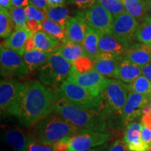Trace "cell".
<instances>
[{"label": "cell", "instance_id": "obj_1", "mask_svg": "<svg viewBox=\"0 0 151 151\" xmlns=\"http://www.w3.org/2000/svg\"><path fill=\"white\" fill-rule=\"evenodd\" d=\"M56 97V90L49 89L40 81L24 83L19 94L15 117L21 125L33 127L53 112Z\"/></svg>", "mask_w": 151, "mask_h": 151}, {"label": "cell", "instance_id": "obj_2", "mask_svg": "<svg viewBox=\"0 0 151 151\" xmlns=\"http://www.w3.org/2000/svg\"><path fill=\"white\" fill-rule=\"evenodd\" d=\"M57 97L55 101L53 112L63 117L81 129L107 132L108 122L100 111L90 110L71 104L62 97L56 89Z\"/></svg>", "mask_w": 151, "mask_h": 151}, {"label": "cell", "instance_id": "obj_3", "mask_svg": "<svg viewBox=\"0 0 151 151\" xmlns=\"http://www.w3.org/2000/svg\"><path fill=\"white\" fill-rule=\"evenodd\" d=\"M129 90L127 83L116 78H110L106 89L99 96L101 101L100 111L104 115L110 126L120 117L127 101Z\"/></svg>", "mask_w": 151, "mask_h": 151}, {"label": "cell", "instance_id": "obj_4", "mask_svg": "<svg viewBox=\"0 0 151 151\" xmlns=\"http://www.w3.org/2000/svg\"><path fill=\"white\" fill-rule=\"evenodd\" d=\"M81 129L59 115H50L36 124V138L43 144L52 146L63 138L76 135Z\"/></svg>", "mask_w": 151, "mask_h": 151}, {"label": "cell", "instance_id": "obj_5", "mask_svg": "<svg viewBox=\"0 0 151 151\" xmlns=\"http://www.w3.org/2000/svg\"><path fill=\"white\" fill-rule=\"evenodd\" d=\"M72 65L54 51L46 63L39 68V80L44 86L58 89L67 80Z\"/></svg>", "mask_w": 151, "mask_h": 151}, {"label": "cell", "instance_id": "obj_6", "mask_svg": "<svg viewBox=\"0 0 151 151\" xmlns=\"http://www.w3.org/2000/svg\"><path fill=\"white\" fill-rule=\"evenodd\" d=\"M58 91L66 101L79 108L97 111L101 109L99 97H94L76 83L66 80L58 88Z\"/></svg>", "mask_w": 151, "mask_h": 151}, {"label": "cell", "instance_id": "obj_7", "mask_svg": "<svg viewBox=\"0 0 151 151\" xmlns=\"http://www.w3.org/2000/svg\"><path fill=\"white\" fill-rule=\"evenodd\" d=\"M0 70L4 78H23L31 72L22 56L3 45L0 48Z\"/></svg>", "mask_w": 151, "mask_h": 151}, {"label": "cell", "instance_id": "obj_8", "mask_svg": "<svg viewBox=\"0 0 151 151\" xmlns=\"http://www.w3.org/2000/svg\"><path fill=\"white\" fill-rule=\"evenodd\" d=\"M67 80L84 88L94 97H99L108 86L110 78L101 75L94 69L88 72L79 73L71 67Z\"/></svg>", "mask_w": 151, "mask_h": 151}, {"label": "cell", "instance_id": "obj_9", "mask_svg": "<svg viewBox=\"0 0 151 151\" xmlns=\"http://www.w3.org/2000/svg\"><path fill=\"white\" fill-rule=\"evenodd\" d=\"M14 78H4L0 82V111L1 116H16V106L22 87Z\"/></svg>", "mask_w": 151, "mask_h": 151}, {"label": "cell", "instance_id": "obj_10", "mask_svg": "<svg viewBox=\"0 0 151 151\" xmlns=\"http://www.w3.org/2000/svg\"><path fill=\"white\" fill-rule=\"evenodd\" d=\"M111 138V134L109 132L81 129L78 134L69 138V151H79L96 148L107 143Z\"/></svg>", "mask_w": 151, "mask_h": 151}, {"label": "cell", "instance_id": "obj_11", "mask_svg": "<svg viewBox=\"0 0 151 151\" xmlns=\"http://www.w3.org/2000/svg\"><path fill=\"white\" fill-rule=\"evenodd\" d=\"M139 22L127 12L113 17L111 32L128 46L137 41L136 32Z\"/></svg>", "mask_w": 151, "mask_h": 151}, {"label": "cell", "instance_id": "obj_12", "mask_svg": "<svg viewBox=\"0 0 151 151\" xmlns=\"http://www.w3.org/2000/svg\"><path fill=\"white\" fill-rule=\"evenodd\" d=\"M84 16L88 26L99 35L111 32L113 16L98 1L85 11Z\"/></svg>", "mask_w": 151, "mask_h": 151}, {"label": "cell", "instance_id": "obj_13", "mask_svg": "<svg viewBox=\"0 0 151 151\" xmlns=\"http://www.w3.org/2000/svg\"><path fill=\"white\" fill-rule=\"evenodd\" d=\"M150 97L137 92L129 91L127 101L124 106L121 117L122 124L127 126L141 118L143 110L150 105Z\"/></svg>", "mask_w": 151, "mask_h": 151}, {"label": "cell", "instance_id": "obj_14", "mask_svg": "<svg viewBox=\"0 0 151 151\" xmlns=\"http://www.w3.org/2000/svg\"><path fill=\"white\" fill-rule=\"evenodd\" d=\"M1 139L14 151H27L28 137L16 126H4L1 129Z\"/></svg>", "mask_w": 151, "mask_h": 151}, {"label": "cell", "instance_id": "obj_15", "mask_svg": "<svg viewBox=\"0 0 151 151\" xmlns=\"http://www.w3.org/2000/svg\"><path fill=\"white\" fill-rule=\"evenodd\" d=\"M129 46L113 35L112 32L99 35V53L109 54L120 58H124Z\"/></svg>", "mask_w": 151, "mask_h": 151}, {"label": "cell", "instance_id": "obj_16", "mask_svg": "<svg viewBox=\"0 0 151 151\" xmlns=\"http://www.w3.org/2000/svg\"><path fill=\"white\" fill-rule=\"evenodd\" d=\"M88 24L85 18L84 12H79L71 17L67 21L66 32L69 41L82 43L86 37Z\"/></svg>", "mask_w": 151, "mask_h": 151}, {"label": "cell", "instance_id": "obj_17", "mask_svg": "<svg viewBox=\"0 0 151 151\" xmlns=\"http://www.w3.org/2000/svg\"><path fill=\"white\" fill-rule=\"evenodd\" d=\"M141 122H133L126 126L124 141L129 151H148L150 146L141 138Z\"/></svg>", "mask_w": 151, "mask_h": 151}, {"label": "cell", "instance_id": "obj_18", "mask_svg": "<svg viewBox=\"0 0 151 151\" xmlns=\"http://www.w3.org/2000/svg\"><path fill=\"white\" fill-rule=\"evenodd\" d=\"M122 59L109 54L99 53L94 61V69L106 78H114L119 64Z\"/></svg>", "mask_w": 151, "mask_h": 151}, {"label": "cell", "instance_id": "obj_19", "mask_svg": "<svg viewBox=\"0 0 151 151\" xmlns=\"http://www.w3.org/2000/svg\"><path fill=\"white\" fill-rule=\"evenodd\" d=\"M124 58L143 67L151 60V48L140 42H134L129 46Z\"/></svg>", "mask_w": 151, "mask_h": 151}, {"label": "cell", "instance_id": "obj_20", "mask_svg": "<svg viewBox=\"0 0 151 151\" xmlns=\"http://www.w3.org/2000/svg\"><path fill=\"white\" fill-rule=\"evenodd\" d=\"M33 35L27 27L16 29L10 37L6 39L3 46L16 52L20 56L25 52L24 45L29 36Z\"/></svg>", "mask_w": 151, "mask_h": 151}, {"label": "cell", "instance_id": "obj_21", "mask_svg": "<svg viewBox=\"0 0 151 151\" xmlns=\"http://www.w3.org/2000/svg\"><path fill=\"white\" fill-rule=\"evenodd\" d=\"M141 75V67L123 58L120 62L114 78L129 84Z\"/></svg>", "mask_w": 151, "mask_h": 151}, {"label": "cell", "instance_id": "obj_22", "mask_svg": "<svg viewBox=\"0 0 151 151\" xmlns=\"http://www.w3.org/2000/svg\"><path fill=\"white\" fill-rule=\"evenodd\" d=\"M55 51L61 55L69 63L73 65L74 62L81 57L86 55L82 43H73L68 41L66 43H62Z\"/></svg>", "mask_w": 151, "mask_h": 151}, {"label": "cell", "instance_id": "obj_23", "mask_svg": "<svg viewBox=\"0 0 151 151\" xmlns=\"http://www.w3.org/2000/svg\"><path fill=\"white\" fill-rule=\"evenodd\" d=\"M36 49L42 52H53L62 43L46 32L41 30L34 35Z\"/></svg>", "mask_w": 151, "mask_h": 151}, {"label": "cell", "instance_id": "obj_24", "mask_svg": "<svg viewBox=\"0 0 151 151\" xmlns=\"http://www.w3.org/2000/svg\"><path fill=\"white\" fill-rule=\"evenodd\" d=\"M99 35L93 29L88 26V30L82 45L87 56L94 61L99 55Z\"/></svg>", "mask_w": 151, "mask_h": 151}, {"label": "cell", "instance_id": "obj_25", "mask_svg": "<svg viewBox=\"0 0 151 151\" xmlns=\"http://www.w3.org/2000/svg\"><path fill=\"white\" fill-rule=\"evenodd\" d=\"M53 52H42L36 49L24 52L22 59L29 71H32L44 65Z\"/></svg>", "mask_w": 151, "mask_h": 151}, {"label": "cell", "instance_id": "obj_26", "mask_svg": "<svg viewBox=\"0 0 151 151\" xmlns=\"http://www.w3.org/2000/svg\"><path fill=\"white\" fill-rule=\"evenodd\" d=\"M126 12L139 22L148 15L146 0H122Z\"/></svg>", "mask_w": 151, "mask_h": 151}, {"label": "cell", "instance_id": "obj_27", "mask_svg": "<svg viewBox=\"0 0 151 151\" xmlns=\"http://www.w3.org/2000/svg\"><path fill=\"white\" fill-rule=\"evenodd\" d=\"M45 13L47 18L59 24L64 29H66L67 21L71 17L69 9L65 5L48 6Z\"/></svg>", "mask_w": 151, "mask_h": 151}, {"label": "cell", "instance_id": "obj_28", "mask_svg": "<svg viewBox=\"0 0 151 151\" xmlns=\"http://www.w3.org/2000/svg\"><path fill=\"white\" fill-rule=\"evenodd\" d=\"M41 24H42V29L43 31L50 34L62 43H66L69 41L66 29H64L59 24L56 23L55 22L52 21L48 18L45 19L44 21Z\"/></svg>", "mask_w": 151, "mask_h": 151}, {"label": "cell", "instance_id": "obj_29", "mask_svg": "<svg viewBox=\"0 0 151 151\" xmlns=\"http://www.w3.org/2000/svg\"><path fill=\"white\" fill-rule=\"evenodd\" d=\"M16 29L14 22L10 11L0 7V37L8 38Z\"/></svg>", "mask_w": 151, "mask_h": 151}, {"label": "cell", "instance_id": "obj_30", "mask_svg": "<svg viewBox=\"0 0 151 151\" xmlns=\"http://www.w3.org/2000/svg\"><path fill=\"white\" fill-rule=\"evenodd\" d=\"M137 41L151 48V16L148 15L139 22L136 32Z\"/></svg>", "mask_w": 151, "mask_h": 151}, {"label": "cell", "instance_id": "obj_31", "mask_svg": "<svg viewBox=\"0 0 151 151\" xmlns=\"http://www.w3.org/2000/svg\"><path fill=\"white\" fill-rule=\"evenodd\" d=\"M129 91L148 96L151 98V81L141 75L131 83L127 84Z\"/></svg>", "mask_w": 151, "mask_h": 151}, {"label": "cell", "instance_id": "obj_32", "mask_svg": "<svg viewBox=\"0 0 151 151\" xmlns=\"http://www.w3.org/2000/svg\"><path fill=\"white\" fill-rule=\"evenodd\" d=\"M97 1L112 14L113 17L126 12L123 3L120 0H97Z\"/></svg>", "mask_w": 151, "mask_h": 151}, {"label": "cell", "instance_id": "obj_33", "mask_svg": "<svg viewBox=\"0 0 151 151\" xmlns=\"http://www.w3.org/2000/svg\"><path fill=\"white\" fill-rule=\"evenodd\" d=\"M10 11V14L14 20L16 29L26 27L27 17L26 15L25 8L22 7H14Z\"/></svg>", "mask_w": 151, "mask_h": 151}, {"label": "cell", "instance_id": "obj_34", "mask_svg": "<svg viewBox=\"0 0 151 151\" xmlns=\"http://www.w3.org/2000/svg\"><path fill=\"white\" fill-rule=\"evenodd\" d=\"M72 67L79 73H86L94 69V61L88 56L84 55L77 60Z\"/></svg>", "mask_w": 151, "mask_h": 151}, {"label": "cell", "instance_id": "obj_35", "mask_svg": "<svg viewBox=\"0 0 151 151\" xmlns=\"http://www.w3.org/2000/svg\"><path fill=\"white\" fill-rule=\"evenodd\" d=\"M25 12L28 20H37L41 23H42L47 18L45 11L38 9L37 7L32 4H29L26 7Z\"/></svg>", "mask_w": 151, "mask_h": 151}, {"label": "cell", "instance_id": "obj_36", "mask_svg": "<svg viewBox=\"0 0 151 151\" xmlns=\"http://www.w3.org/2000/svg\"><path fill=\"white\" fill-rule=\"evenodd\" d=\"M27 151H53V148L40 143L36 137L31 135L28 137Z\"/></svg>", "mask_w": 151, "mask_h": 151}, {"label": "cell", "instance_id": "obj_37", "mask_svg": "<svg viewBox=\"0 0 151 151\" xmlns=\"http://www.w3.org/2000/svg\"><path fill=\"white\" fill-rule=\"evenodd\" d=\"M97 2V0H67V4H73L81 9H88Z\"/></svg>", "mask_w": 151, "mask_h": 151}, {"label": "cell", "instance_id": "obj_38", "mask_svg": "<svg viewBox=\"0 0 151 151\" xmlns=\"http://www.w3.org/2000/svg\"><path fill=\"white\" fill-rule=\"evenodd\" d=\"M108 151H129L123 139H118L109 146Z\"/></svg>", "mask_w": 151, "mask_h": 151}, {"label": "cell", "instance_id": "obj_39", "mask_svg": "<svg viewBox=\"0 0 151 151\" xmlns=\"http://www.w3.org/2000/svg\"><path fill=\"white\" fill-rule=\"evenodd\" d=\"M70 137H66L52 145L53 151H69V141Z\"/></svg>", "mask_w": 151, "mask_h": 151}, {"label": "cell", "instance_id": "obj_40", "mask_svg": "<svg viewBox=\"0 0 151 151\" xmlns=\"http://www.w3.org/2000/svg\"><path fill=\"white\" fill-rule=\"evenodd\" d=\"M141 118V124L151 129V106L150 105L143 109Z\"/></svg>", "mask_w": 151, "mask_h": 151}, {"label": "cell", "instance_id": "obj_41", "mask_svg": "<svg viewBox=\"0 0 151 151\" xmlns=\"http://www.w3.org/2000/svg\"><path fill=\"white\" fill-rule=\"evenodd\" d=\"M26 27L31 32L33 35L42 29V24L41 22L34 20H27Z\"/></svg>", "mask_w": 151, "mask_h": 151}, {"label": "cell", "instance_id": "obj_42", "mask_svg": "<svg viewBox=\"0 0 151 151\" xmlns=\"http://www.w3.org/2000/svg\"><path fill=\"white\" fill-rule=\"evenodd\" d=\"M143 125V124H142ZM141 138L145 143H147L149 146L151 145V129L146 127V126H142V129H141Z\"/></svg>", "mask_w": 151, "mask_h": 151}, {"label": "cell", "instance_id": "obj_43", "mask_svg": "<svg viewBox=\"0 0 151 151\" xmlns=\"http://www.w3.org/2000/svg\"><path fill=\"white\" fill-rule=\"evenodd\" d=\"M29 2L30 4L34 5L43 11H46L48 7L47 0H29Z\"/></svg>", "mask_w": 151, "mask_h": 151}, {"label": "cell", "instance_id": "obj_44", "mask_svg": "<svg viewBox=\"0 0 151 151\" xmlns=\"http://www.w3.org/2000/svg\"><path fill=\"white\" fill-rule=\"evenodd\" d=\"M24 49H25V52H29L36 50V45L35 39H34V35L29 36V38L27 39L25 42V45H24Z\"/></svg>", "mask_w": 151, "mask_h": 151}, {"label": "cell", "instance_id": "obj_45", "mask_svg": "<svg viewBox=\"0 0 151 151\" xmlns=\"http://www.w3.org/2000/svg\"><path fill=\"white\" fill-rule=\"evenodd\" d=\"M141 75L151 81V60L146 65L141 67Z\"/></svg>", "mask_w": 151, "mask_h": 151}, {"label": "cell", "instance_id": "obj_46", "mask_svg": "<svg viewBox=\"0 0 151 151\" xmlns=\"http://www.w3.org/2000/svg\"><path fill=\"white\" fill-rule=\"evenodd\" d=\"M13 6L26 8L30 4L29 0H12Z\"/></svg>", "mask_w": 151, "mask_h": 151}, {"label": "cell", "instance_id": "obj_47", "mask_svg": "<svg viewBox=\"0 0 151 151\" xmlns=\"http://www.w3.org/2000/svg\"><path fill=\"white\" fill-rule=\"evenodd\" d=\"M0 7H3L7 10L11 11L14 8L12 0H0Z\"/></svg>", "mask_w": 151, "mask_h": 151}, {"label": "cell", "instance_id": "obj_48", "mask_svg": "<svg viewBox=\"0 0 151 151\" xmlns=\"http://www.w3.org/2000/svg\"><path fill=\"white\" fill-rule=\"evenodd\" d=\"M67 0H47L48 6H58L65 5Z\"/></svg>", "mask_w": 151, "mask_h": 151}, {"label": "cell", "instance_id": "obj_49", "mask_svg": "<svg viewBox=\"0 0 151 151\" xmlns=\"http://www.w3.org/2000/svg\"><path fill=\"white\" fill-rule=\"evenodd\" d=\"M109 148V146L108 145V143H106L104 145L96 147V148L86 149V150H79V151H108Z\"/></svg>", "mask_w": 151, "mask_h": 151}, {"label": "cell", "instance_id": "obj_50", "mask_svg": "<svg viewBox=\"0 0 151 151\" xmlns=\"http://www.w3.org/2000/svg\"><path fill=\"white\" fill-rule=\"evenodd\" d=\"M147 6H148V15L151 16V0H146Z\"/></svg>", "mask_w": 151, "mask_h": 151}, {"label": "cell", "instance_id": "obj_51", "mask_svg": "<svg viewBox=\"0 0 151 151\" xmlns=\"http://www.w3.org/2000/svg\"><path fill=\"white\" fill-rule=\"evenodd\" d=\"M150 106H151V98H150Z\"/></svg>", "mask_w": 151, "mask_h": 151}, {"label": "cell", "instance_id": "obj_52", "mask_svg": "<svg viewBox=\"0 0 151 151\" xmlns=\"http://www.w3.org/2000/svg\"><path fill=\"white\" fill-rule=\"evenodd\" d=\"M148 151H151V148H150V149H149Z\"/></svg>", "mask_w": 151, "mask_h": 151}, {"label": "cell", "instance_id": "obj_53", "mask_svg": "<svg viewBox=\"0 0 151 151\" xmlns=\"http://www.w3.org/2000/svg\"><path fill=\"white\" fill-rule=\"evenodd\" d=\"M150 148H151V145H150Z\"/></svg>", "mask_w": 151, "mask_h": 151}, {"label": "cell", "instance_id": "obj_54", "mask_svg": "<svg viewBox=\"0 0 151 151\" xmlns=\"http://www.w3.org/2000/svg\"><path fill=\"white\" fill-rule=\"evenodd\" d=\"M120 1H122V0H120Z\"/></svg>", "mask_w": 151, "mask_h": 151}, {"label": "cell", "instance_id": "obj_55", "mask_svg": "<svg viewBox=\"0 0 151 151\" xmlns=\"http://www.w3.org/2000/svg\"></svg>", "mask_w": 151, "mask_h": 151}]
</instances>
